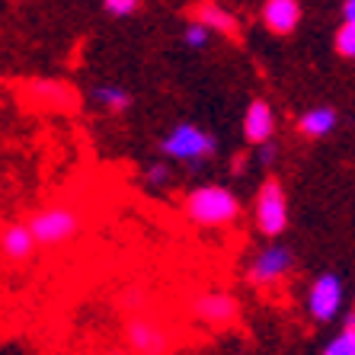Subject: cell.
I'll use <instances>...</instances> for the list:
<instances>
[{
    "label": "cell",
    "mask_w": 355,
    "mask_h": 355,
    "mask_svg": "<svg viewBox=\"0 0 355 355\" xmlns=\"http://www.w3.org/2000/svg\"><path fill=\"white\" fill-rule=\"evenodd\" d=\"M275 135V112L266 99H253L247 106V116H243V138L250 144H263Z\"/></svg>",
    "instance_id": "10"
},
{
    "label": "cell",
    "mask_w": 355,
    "mask_h": 355,
    "mask_svg": "<svg viewBox=\"0 0 355 355\" xmlns=\"http://www.w3.org/2000/svg\"><path fill=\"white\" fill-rule=\"evenodd\" d=\"M237 196L224 186H198L186 196V218L202 224V227H224V224L237 221Z\"/></svg>",
    "instance_id": "1"
},
{
    "label": "cell",
    "mask_w": 355,
    "mask_h": 355,
    "mask_svg": "<svg viewBox=\"0 0 355 355\" xmlns=\"http://www.w3.org/2000/svg\"><path fill=\"white\" fill-rule=\"evenodd\" d=\"M215 148H218V141L208 132H202L198 125H176L173 132L160 141V150H164L166 157L192 160V164L208 157V154H215Z\"/></svg>",
    "instance_id": "3"
},
{
    "label": "cell",
    "mask_w": 355,
    "mask_h": 355,
    "mask_svg": "<svg viewBox=\"0 0 355 355\" xmlns=\"http://www.w3.org/2000/svg\"><path fill=\"white\" fill-rule=\"evenodd\" d=\"M26 224H29V231H33L39 247H61V243H71V240H77V234H80V227H83L77 211L67 205L42 208V211H35Z\"/></svg>",
    "instance_id": "2"
},
{
    "label": "cell",
    "mask_w": 355,
    "mask_h": 355,
    "mask_svg": "<svg viewBox=\"0 0 355 355\" xmlns=\"http://www.w3.org/2000/svg\"><path fill=\"white\" fill-rule=\"evenodd\" d=\"M141 0H103V10H106L109 17H132L135 10H138Z\"/></svg>",
    "instance_id": "19"
},
{
    "label": "cell",
    "mask_w": 355,
    "mask_h": 355,
    "mask_svg": "<svg viewBox=\"0 0 355 355\" xmlns=\"http://www.w3.org/2000/svg\"><path fill=\"white\" fill-rule=\"evenodd\" d=\"M336 51L343 58H355V23H343L336 33Z\"/></svg>",
    "instance_id": "17"
},
{
    "label": "cell",
    "mask_w": 355,
    "mask_h": 355,
    "mask_svg": "<svg viewBox=\"0 0 355 355\" xmlns=\"http://www.w3.org/2000/svg\"><path fill=\"white\" fill-rule=\"evenodd\" d=\"M144 182H148V186H166V182H170V166L166 164H150L148 166V173H144Z\"/></svg>",
    "instance_id": "20"
},
{
    "label": "cell",
    "mask_w": 355,
    "mask_h": 355,
    "mask_svg": "<svg viewBox=\"0 0 355 355\" xmlns=\"http://www.w3.org/2000/svg\"><path fill=\"white\" fill-rule=\"evenodd\" d=\"M93 103L99 109H106V112H125L132 106V93L122 90V87H112V83H103V87L93 90Z\"/></svg>",
    "instance_id": "15"
},
{
    "label": "cell",
    "mask_w": 355,
    "mask_h": 355,
    "mask_svg": "<svg viewBox=\"0 0 355 355\" xmlns=\"http://www.w3.org/2000/svg\"><path fill=\"white\" fill-rule=\"evenodd\" d=\"M288 269H291V250L272 243V247L259 250L257 257H253L247 279L253 282V285H275L279 279L288 275Z\"/></svg>",
    "instance_id": "6"
},
{
    "label": "cell",
    "mask_w": 355,
    "mask_h": 355,
    "mask_svg": "<svg viewBox=\"0 0 355 355\" xmlns=\"http://www.w3.org/2000/svg\"><path fill=\"white\" fill-rule=\"evenodd\" d=\"M297 128H301V135H307V138H323V135H330L333 128H336V109H330V106L311 109V112L301 116Z\"/></svg>",
    "instance_id": "14"
},
{
    "label": "cell",
    "mask_w": 355,
    "mask_h": 355,
    "mask_svg": "<svg viewBox=\"0 0 355 355\" xmlns=\"http://www.w3.org/2000/svg\"><path fill=\"white\" fill-rule=\"evenodd\" d=\"M208 35H211V33H208L205 26H202V23L196 19V23H192L189 29L182 33V42H186L189 49H205V45H208Z\"/></svg>",
    "instance_id": "18"
},
{
    "label": "cell",
    "mask_w": 355,
    "mask_h": 355,
    "mask_svg": "<svg viewBox=\"0 0 355 355\" xmlns=\"http://www.w3.org/2000/svg\"><path fill=\"white\" fill-rule=\"evenodd\" d=\"M263 23L275 35H291L301 23V3L297 0H266Z\"/></svg>",
    "instance_id": "11"
},
{
    "label": "cell",
    "mask_w": 355,
    "mask_h": 355,
    "mask_svg": "<svg viewBox=\"0 0 355 355\" xmlns=\"http://www.w3.org/2000/svg\"><path fill=\"white\" fill-rule=\"evenodd\" d=\"M257 227L266 237H279L288 227V198L279 180H266L257 196Z\"/></svg>",
    "instance_id": "4"
},
{
    "label": "cell",
    "mask_w": 355,
    "mask_h": 355,
    "mask_svg": "<svg viewBox=\"0 0 355 355\" xmlns=\"http://www.w3.org/2000/svg\"><path fill=\"white\" fill-rule=\"evenodd\" d=\"M343 17H346L349 23H355V0H346V3H343Z\"/></svg>",
    "instance_id": "23"
},
{
    "label": "cell",
    "mask_w": 355,
    "mask_h": 355,
    "mask_svg": "<svg viewBox=\"0 0 355 355\" xmlns=\"http://www.w3.org/2000/svg\"><path fill=\"white\" fill-rule=\"evenodd\" d=\"M196 317L208 327H227V323L237 320V301L224 291H208V295H198L196 304H192Z\"/></svg>",
    "instance_id": "8"
},
{
    "label": "cell",
    "mask_w": 355,
    "mask_h": 355,
    "mask_svg": "<svg viewBox=\"0 0 355 355\" xmlns=\"http://www.w3.org/2000/svg\"><path fill=\"white\" fill-rule=\"evenodd\" d=\"M125 307H132V311L144 307V295H141L138 288H128V291H125Z\"/></svg>",
    "instance_id": "22"
},
{
    "label": "cell",
    "mask_w": 355,
    "mask_h": 355,
    "mask_svg": "<svg viewBox=\"0 0 355 355\" xmlns=\"http://www.w3.org/2000/svg\"><path fill=\"white\" fill-rule=\"evenodd\" d=\"M29 93H33L35 99H42L45 106H55V109H64L74 103V93H71V87L61 80H33L29 83Z\"/></svg>",
    "instance_id": "13"
},
{
    "label": "cell",
    "mask_w": 355,
    "mask_h": 355,
    "mask_svg": "<svg viewBox=\"0 0 355 355\" xmlns=\"http://www.w3.org/2000/svg\"><path fill=\"white\" fill-rule=\"evenodd\" d=\"M35 243L33 231H29V224H7V227H0V253L13 263H26V259L35 257Z\"/></svg>",
    "instance_id": "9"
},
{
    "label": "cell",
    "mask_w": 355,
    "mask_h": 355,
    "mask_svg": "<svg viewBox=\"0 0 355 355\" xmlns=\"http://www.w3.org/2000/svg\"><path fill=\"white\" fill-rule=\"evenodd\" d=\"M327 355H355V311L343 320V330L336 333V339L333 343H327V349H323Z\"/></svg>",
    "instance_id": "16"
},
{
    "label": "cell",
    "mask_w": 355,
    "mask_h": 355,
    "mask_svg": "<svg viewBox=\"0 0 355 355\" xmlns=\"http://www.w3.org/2000/svg\"><path fill=\"white\" fill-rule=\"evenodd\" d=\"M257 148H259V164H272L275 154H279V150H275V144H272V138L263 141V144H257Z\"/></svg>",
    "instance_id": "21"
},
{
    "label": "cell",
    "mask_w": 355,
    "mask_h": 355,
    "mask_svg": "<svg viewBox=\"0 0 355 355\" xmlns=\"http://www.w3.org/2000/svg\"><path fill=\"white\" fill-rule=\"evenodd\" d=\"M196 19L205 26L208 33L227 35V39H234V35H237V29H240L237 17H234L227 7L215 3V0H205V3H198V7H196Z\"/></svg>",
    "instance_id": "12"
},
{
    "label": "cell",
    "mask_w": 355,
    "mask_h": 355,
    "mask_svg": "<svg viewBox=\"0 0 355 355\" xmlns=\"http://www.w3.org/2000/svg\"><path fill=\"white\" fill-rule=\"evenodd\" d=\"M339 307H343V279L336 272H323L314 279L307 291V314L320 323L336 320Z\"/></svg>",
    "instance_id": "5"
},
{
    "label": "cell",
    "mask_w": 355,
    "mask_h": 355,
    "mask_svg": "<svg viewBox=\"0 0 355 355\" xmlns=\"http://www.w3.org/2000/svg\"><path fill=\"white\" fill-rule=\"evenodd\" d=\"M125 343H128V349H135V352H166V349H170V333H166L157 320L135 317V320L125 327Z\"/></svg>",
    "instance_id": "7"
}]
</instances>
